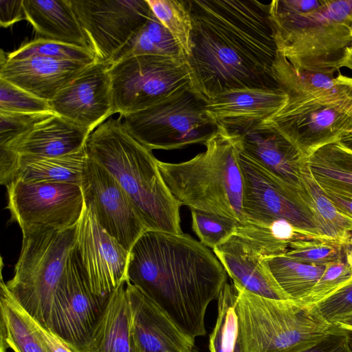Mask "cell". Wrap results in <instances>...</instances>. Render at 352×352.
Returning <instances> with one entry per match:
<instances>
[{
  "label": "cell",
  "instance_id": "1",
  "mask_svg": "<svg viewBox=\"0 0 352 352\" xmlns=\"http://www.w3.org/2000/svg\"><path fill=\"white\" fill-rule=\"evenodd\" d=\"M192 19L187 58L192 91L208 102L236 89H279L269 3L257 0H187Z\"/></svg>",
  "mask_w": 352,
  "mask_h": 352
},
{
  "label": "cell",
  "instance_id": "2",
  "mask_svg": "<svg viewBox=\"0 0 352 352\" xmlns=\"http://www.w3.org/2000/svg\"><path fill=\"white\" fill-rule=\"evenodd\" d=\"M128 279L186 335L206 333L208 305L228 274L208 248L187 234L146 230L130 251Z\"/></svg>",
  "mask_w": 352,
  "mask_h": 352
},
{
  "label": "cell",
  "instance_id": "3",
  "mask_svg": "<svg viewBox=\"0 0 352 352\" xmlns=\"http://www.w3.org/2000/svg\"><path fill=\"white\" fill-rule=\"evenodd\" d=\"M86 151L118 181L148 230L183 233L182 206L162 179L158 160L128 133L120 117L111 118L96 129L88 138Z\"/></svg>",
  "mask_w": 352,
  "mask_h": 352
},
{
  "label": "cell",
  "instance_id": "4",
  "mask_svg": "<svg viewBox=\"0 0 352 352\" xmlns=\"http://www.w3.org/2000/svg\"><path fill=\"white\" fill-rule=\"evenodd\" d=\"M269 10L277 52L295 69L340 71L352 45V0H274Z\"/></svg>",
  "mask_w": 352,
  "mask_h": 352
},
{
  "label": "cell",
  "instance_id": "5",
  "mask_svg": "<svg viewBox=\"0 0 352 352\" xmlns=\"http://www.w3.org/2000/svg\"><path fill=\"white\" fill-rule=\"evenodd\" d=\"M206 151L189 160H158L160 174L180 204L190 210L214 213L243 221V177L239 166L240 133L222 125L204 144Z\"/></svg>",
  "mask_w": 352,
  "mask_h": 352
},
{
  "label": "cell",
  "instance_id": "6",
  "mask_svg": "<svg viewBox=\"0 0 352 352\" xmlns=\"http://www.w3.org/2000/svg\"><path fill=\"white\" fill-rule=\"evenodd\" d=\"M232 285L244 352H299L333 328L313 306L260 296Z\"/></svg>",
  "mask_w": 352,
  "mask_h": 352
},
{
  "label": "cell",
  "instance_id": "7",
  "mask_svg": "<svg viewBox=\"0 0 352 352\" xmlns=\"http://www.w3.org/2000/svg\"><path fill=\"white\" fill-rule=\"evenodd\" d=\"M76 226L63 230L50 228L22 230V245L14 276L6 283L21 307L48 329L54 296L74 250Z\"/></svg>",
  "mask_w": 352,
  "mask_h": 352
},
{
  "label": "cell",
  "instance_id": "8",
  "mask_svg": "<svg viewBox=\"0 0 352 352\" xmlns=\"http://www.w3.org/2000/svg\"><path fill=\"white\" fill-rule=\"evenodd\" d=\"M206 102L185 89L139 111L120 116L128 133L148 149L175 150L204 144L216 126Z\"/></svg>",
  "mask_w": 352,
  "mask_h": 352
},
{
  "label": "cell",
  "instance_id": "9",
  "mask_svg": "<svg viewBox=\"0 0 352 352\" xmlns=\"http://www.w3.org/2000/svg\"><path fill=\"white\" fill-rule=\"evenodd\" d=\"M115 113L135 112L191 89L187 61L155 55L126 57L109 65Z\"/></svg>",
  "mask_w": 352,
  "mask_h": 352
},
{
  "label": "cell",
  "instance_id": "10",
  "mask_svg": "<svg viewBox=\"0 0 352 352\" xmlns=\"http://www.w3.org/2000/svg\"><path fill=\"white\" fill-rule=\"evenodd\" d=\"M239 162L243 184V222L285 221L303 232L327 239L318 234L301 187L288 183L242 153Z\"/></svg>",
  "mask_w": 352,
  "mask_h": 352
},
{
  "label": "cell",
  "instance_id": "11",
  "mask_svg": "<svg viewBox=\"0 0 352 352\" xmlns=\"http://www.w3.org/2000/svg\"><path fill=\"white\" fill-rule=\"evenodd\" d=\"M7 208L21 231L76 226L85 208L80 186L67 183H29L19 179L6 186Z\"/></svg>",
  "mask_w": 352,
  "mask_h": 352
},
{
  "label": "cell",
  "instance_id": "12",
  "mask_svg": "<svg viewBox=\"0 0 352 352\" xmlns=\"http://www.w3.org/2000/svg\"><path fill=\"white\" fill-rule=\"evenodd\" d=\"M96 61L109 65L152 11L146 0H69Z\"/></svg>",
  "mask_w": 352,
  "mask_h": 352
},
{
  "label": "cell",
  "instance_id": "13",
  "mask_svg": "<svg viewBox=\"0 0 352 352\" xmlns=\"http://www.w3.org/2000/svg\"><path fill=\"white\" fill-rule=\"evenodd\" d=\"M108 297L91 290L74 250L54 296L49 329L74 352H78L102 314Z\"/></svg>",
  "mask_w": 352,
  "mask_h": 352
},
{
  "label": "cell",
  "instance_id": "14",
  "mask_svg": "<svg viewBox=\"0 0 352 352\" xmlns=\"http://www.w3.org/2000/svg\"><path fill=\"white\" fill-rule=\"evenodd\" d=\"M260 124L280 133L305 159L333 143L352 148V101L297 110L280 109Z\"/></svg>",
  "mask_w": 352,
  "mask_h": 352
},
{
  "label": "cell",
  "instance_id": "15",
  "mask_svg": "<svg viewBox=\"0 0 352 352\" xmlns=\"http://www.w3.org/2000/svg\"><path fill=\"white\" fill-rule=\"evenodd\" d=\"M80 187L85 206L102 228L130 252L148 230L118 181L88 155Z\"/></svg>",
  "mask_w": 352,
  "mask_h": 352
},
{
  "label": "cell",
  "instance_id": "16",
  "mask_svg": "<svg viewBox=\"0 0 352 352\" xmlns=\"http://www.w3.org/2000/svg\"><path fill=\"white\" fill-rule=\"evenodd\" d=\"M74 252L95 294L109 296L129 280L130 252L102 228L85 206L76 226Z\"/></svg>",
  "mask_w": 352,
  "mask_h": 352
},
{
  "label": "cell",
  "instance_id": "17",
  "mask_svg": "<svg viewBox=\"0 0 352 352\" xmlns=\"http://www.w3.org/2000/svg\"><path fill=\"white\" fill-rule=\"evenodd\" d=\"M108 67L89 66L49 101L53 113L91 133L116 113Z\"/></svg>",
  "mask_w": 352,
  "mask_h": 352
},
{
  "label": "cell",
  "instance_id": "18",
  "mask_svg": "<svg viewBox=\"0 0 352 352\" xmlns=\"http://www.w3.org/2000/svg\"><path fill=\"white\" fill-rule=\"evenodd\" d=\"M273 74L278 88L288 96L285 110L352 101V77L338 72H311L295 69L277 52Z\"/></svg>",
  "mask_w": 352,
  "mask_h": 352
},
{
  "label": "cell",
  "instance_id": "19",
  "mask_svg": "<svg viewBox=\"0 0 352 352\" xmlns=\"http://www.w3.org/2000/svg\"><path fill=\"white\" fill-rule=\"evenodd\" d=\"M126 290L136 352H198L195 339L184 333L153 300L129 280Z\"/></svg>",
  "mask_w": 352,
  "mask_h": 352
},
{
  "label": "cell",
  "instance_id": "20",
  "mask_svg": "<svg viewBox=\"0 0 352 352\" xmlns=\"http://www.w3.org/2000/svg\"><path fill=\"white\" fill-rule=\"evenodd\" d=\"M212 252L232 282L260 296L290 300L264 263L263 250L248 237L235 231Z\"/></svg>",
  "mask_w": 352,
  "mask_h": 352
},
{
  "label": "cell",
  "instance_id": "21",
  "mask_svg": "<svg viewBox=\"0 0 352 352\" xmlns=\"http://www.w3.org/2000/svg\"><path fill=\"white\" fill-rule=\"evenodd\" d=\"M288 96L280 89H236L206 102L204 111L215 125L241 131L257 125L278 112Z\"/></svg>",
  "mask_w": 352,
  "mask_h": 352
},
{
  "label": "cell",
  "instance_id": "22",
  "mask_svg": "<svg viewBox=\"0 0 352 352\" xmlns=\"http://www.w3.org/2000/svg\"><path fill=\"white\" fill-rule=\"evenodd\" d=\"M91 65L38 56L19 60H8L2 56L0 78L50 101Z\"/></svg>",
  "mask_w": 352,
  "mask_h": 352
},
{
  "label": "cell",
  "instance_id": "23",
  "mask_svg": "<svg viewBox=\"0 0 352 352\" xmlns=\"http://www.w3.org/2000/svg\"><path fill=\"white\" fill-rule=\"evenodd\" d=\"M236 131L241 135V153L300 188V170L307 159L293 144L278 132L260 124Z\"/></svg>",
  "mask_w": 352,
  "mask_h": 352
},
{
  "label": "cell",
  "instance_id": "24",
  "mask_svg": "<svg viewBox=\"0 0 352 352\" xmlns=\"http://www.w3.org/2000/svg\"><path fill=\"white\" fill-rule=\"evenodd\" d=\"M91 133L89 130L53 114L3 148L19 155L56 157L85 148Z\"/></svg>",
  "mask_w": 352,
  "mask_h": 352
},
{
  "label": "cell",
  "instance_id": "25",
  "mask_svg": "<svg viewBox=\"0 0 352 352\" xmlns=\"http://www.w3.org/2000/svg\"><path fill=\"white\" fill-rule=\"evenodd\" d=\"M126 282L109 296L102 314L78 352H136Z\"/></svg>",
  "mask_w": 352,
  "mask_h": 352
},
{
  "label": "cell",
  "instance_id": "26",
  "mask_svg": "<svg viewBox=\"0 0 352 352\" xmlns=\"http://www.w3.org/2000/svg\"><path fill=\"white\" fill-rule=\"evenodd\" d=\"M23 6L40 38L91 50L69 0H23Z\"/></svg>",
  "mask_w": 352,
  "mask_h": 352
},
{
  "label": "cell",
  "instance_id": "27",
  "mask_svg": "<svg viewBox=\"0 0 352 352\" xmlns=\"http://www.w3.org/2000/svg\"><path fill=\"white\" fill-rule=\"evenodd\" d=\"M0 352H52L39 330L38 323L14 300L1 276Z\"/></svg>",
  "mask_w": 352,
  "mask_h": 352
},
{
  "label": "cell",
  "instance_id": "28",
  "mask_svg": "<svg viewBox=\"0 0 352 352\" xmlns=\"http://www.w3.org/2000/svg\"><path fill=\"white\" fill-rule=\"evenodd\" d=\"M88 155L85 148L56 157L19 155L13 180L81 185ZM12 180V181H13Z\"/></svg>",
  "mask_w": 352,
  "mask_h": 352
},
{
  "label": "cell",
  "instance_id": "29",
  "mask_svg": "<svg viewBox=\"0 0 352 352\" xmlns=\"http://www.w3.org/2000/svg\"><path fill=\"white\" fill-rule=\"evenodd\" d=\"M300 187L322 237L349 247L352 219L339 211L314 179L307 160L300 170Z\"/></svg>",
  "mask_w": 352,
  "mask_h": 352
},
{
  "label": "cell",
  "instance_id": "30",
  "mask_svg": "<svg viewBox=\"0 0 352 352\" xmlns=\"http://www.w3.org/2000/svg\"><path fill=\"white\" fill-rule=\"evenodd\" d=\"M320 187L352 195V148L336 142L319 148L307 159Z\"/></svg>",
  "mask_w": 352,
  "mask_h": 352
},
{
  "label": "cell",
  "instance_id": "31",
  "mask_svg": "<svg viewBox=\"0 0 352 352\" xmlns=\"http://www.w3.org/2000/svg\"><path fill=\"white\" fill-rule=\"evenodd\" d=\"M263 261L289 298L300 303L310 294L326 267L301 263L285 254L265 258Z\"/></svg>",
  "mask_w": 352,
  "mask_h": 352
},
{
  "label": "cell",
  "instance_id": "32",
  "mask_svg": "<svg viewBox=\"0 0 352 352\" xmlns=\"http://www.w3.org/2000/svg\"><path fill=\"white\" fill-rule=\"evenodd\" d=\"M137 55H155L187 61L181 47L153 12L144 25L115 56L109 65Z\"/></svg>",
  "mask_w": 352,
  "mask_h": 352
},
{
  "label": "cell",
  "instance_id": "33",
  "mask_svg": "<svg viewBox=\"0 0 352 352\" xmlns=\"http://www.w3.org/2000/svg\"><path fill=\"white\" fill-rule=\"evenodd\" d=\"M218 300V316L209 338L210 352H244L238 318L235 311L234 292L232 284L226 283Z\"/></svg>",
  "mask_w": 352,
  "mask_h": 352
},
{
  "label": "cell",
  "instance_id": "34",
  "mask_svg": "<svg viewBox=\"0 0 352 352\" xmlns=\"http://www.w3.org/2000/svg\"><path fill=\"white\" fill-rule=\"evenodd\" d=\"M151 10L184 52H191L192 19L187 1L146 0Z\"/></svg>",
  "mask_w": 352,
  "mask_h": 352
},
{
  "label": "cell",
  "instance_id": "35",
  "mask_svg": "<svg viewBox=\"0 0 352 352\" xmlns=\"http://www.w3.org/2000/svg\"><path fill=\"white\" fill-rule=\"evenodd\" d=\"M34 56L87 64L97 62L95 54L91 50L40 37L24 43L14 51L7 54V59L19 60Z\"/></svg>",
  "mask_w": 352,
  "mask_h": 352
},
{
  "label": "cell",
  "instance_id": "36",
  "mask_svg": "<svg viewBox=\"0 0 352 352\" xmlns=\"http://www.w3.org/2000/svg\"><path fill=\"white\" fill-rule=\"evenodd\" d=\"M348 247L331 240L305 238L292 241L285 253L301 263L326 265L343 261Z\"/></svg>",
  "mask_w": 352,
  "mask_h": 352
},
{
  "label": "cell",
  "instance_id": "37",
  "mask_svg": "<svg viewBox=\"0 0 352 352\" xmlns=\"http://www.w3.org/2000/svg\"><path fill=\"white\" fill-rule=\"evenodd\" d=\"M190 211L193 232L202 244L212 250L233 234L241 223L214 213L193 209Z\"/></svg>",
  "mask_w": 352,
  "mask_h": 352
},
{
  "label": "cell",
  "instance_id": "38",
  "mask_svg": "<svg viewBox=\"0 0 352 352\" xmlns=\"http://www.w3.org/2000/svg\"><path fill=\"white\" fill-rule=\"evenodd\" d=\"M0 111L53 112L49 101L41 99L2 78H0Z\"/></svg>",
  "mask_w": 352,
  "mask_h": 352
},
{
  "label": "cell",
  "instance_id": "39",
  "mask_svg": "<svg viewBox=\"0 0 352 352\" xmlns=\"http://www.w3.org/2000/svg\"><path fill=\"white\" fill-rule=\"evenodd\" d=\"M352 278V270L346 261L326 265L319 280L310 294L301 302L313 306L323 300Z\"/></svg>",
  "mask_w": 352,
  "mask_h": 352
},
{
  "label": "cell",
  "instance_id": "40",
  "mask_svg": "<svg viewBox=\"0 0 352 352\" xmlns=\"http://www.w3.org/2000/svg\"><path fill=\"white\" fill-rule=\"evenodd\" d=\"M54 114L45 113H14L0 111V147L12 142L32 130L38 123Z\"/></svg>",
  "mask_w": 352,
  "mask_h": 352
},
{
  "label": "cell",
  "instance_id": "41",
  "mask_svg": "<svg viewBox=\"0 0 352 352\" xmlns=\"http://www.w3.org/2000/svg\"><path fill=\"white\" fill-rule=\"evenodd\" d=\"M313 307L331 325L337 318L352 313V278Z\"/></svg>",
  "mask_w": 352,
  "mask_h": 352
},
{
  "label": "cell",
  "instance_id": "42",
  "mask_svg": "<svg viewBox=\"0 0 352 352\" xmlns=\"http://www.w3.org/2000/svg\"><path fill=\"white\" fill-rule=\"evenodd\" d=\"M299 352H352V335L333 327L316 343Z\"/></svg>",
  "mask_w": 352,
  "mask_h": 352
},
{
  "label": "cell",
  "instance_id": "43",
  "mask_svg": "<svg viewBox=\"0 0 352 352\" xmlns=\"http://www.w3.org/2000/svg\"><path fill=\"white\" fill-rule=\"evenodd\" d=\"M26 20L23 0H0V25L8 28Z\"/></svg>",
  "mask_w": 352,
  "mask_h": 352
},
{
  "label": "cell",
  "instance_id": "44",
  "mask_svg": "<svg viewBox=\"0 0 352 352\" xmlns=\"http://www.w3.org/2000/svg\"><path fill=\"white\" fill-rule=\"evenodd\" d=\"M320 188L339 211L352 219L351 195L327 188Z\"/></svg>",
  "mask_w": 352,
  "mask_h": 352
},
{
  "label": "cell",
  "instance_id": "45",
  "mask_svg": "<svg viewBox=\"0 0 352 352\" xmlns=\"http://www.w3.org/2000/svg\"><path fill=\"white\" fill-rule=\"evenodd\" d=\"M39 330L52 352H74L57 335L38 323Z\"/></svg>",
  "mask_w": 352,
  "mask_h": 352
},
{
  "label": "cell",
  "instance_id": "46",
  "mask_svg": "<svg viewBox=\"0 0 352 352\" xmlns=\"http://www.w3.org/2000/svg\"><path fill=\"white\" fill-rule=\"evenodd\" d=\"M331 325L349 332H352V313L344 315L335 320Z\"/></svg>",
  "mask_w": 352,
  "mask_h": 352
},
{
  "label": "cell",
  "instance_id": "47",
  "mask_svg": "<svg viewBox=\"0 0 352 352\" xmlns=\"http://www.w3.org/2000/svg\"><path fill=\"white\" fill-rule=\"evenodd\" d=\"M342 67H346L352 71V45L345 52L342 62Z\"/></svg>",
  "mask_w": 352,
  "mask_h": 352
},
{
  "label": "cell",
  "instance_id": "48",
  "mask_svg": "<svg viewBox=\"0 0 352 352\" xmlns=\"http://www.w3.org/2000/svg\"><path fill=\"white\" fill-rule=\"evenodd\" d=\"M346 261L352 270V248L348 249L346 254Z\"/></svg>",
  "mask_w": 352,
  "mask_h": 352
},
{
  "label": "cell",
  "instance_id": "49",
  "mask_svg": "<svg viewBox=\"0 0 352 352\" xmlns=\"http://www.w3.org/2000/svg\"><path fill=\"white\" fill-rule=\"evenodd\" d=\"M349 245L352 246V236H351V238L349 241Z\"/></svg>",
  "mask_w": 352,
  "mask_h": 352
}]
</instances>
